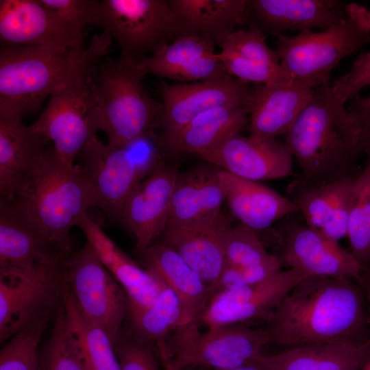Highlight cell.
<instances>
[{
	"label": "cell",
	"instance_id": "25",
	"mask_svg": "<svg viewBox=\"0 0 370 370\" xmlns=\"http://www.w3.org/2000/svg\"><path fill=\"white\" fill-rule=\"evenodd\" d=\"M175 39L192 36L221 45L242 24L247 0H169ZM174 39V40H175Z\"/></svg>",
	"mask_w": 370,
	"mask_h": 370
},
{
	"label": "cell",
	"instance_id": "17",
	"mask_svg": "<svg viewBox=\"0 0 370 370\" xmlns=\"http://www.w3.org/2000/svg\"><path fill=\"white\" fill-rule=\"evenodd\" d=\"M347 6L338 0H247L242 24L265 36L286 30H324L345 20Z\"/></svg>",
	"mask_w": 370,
	"mask_h": 370
},
{
	"label": "cell",
	"instance_id": "11",
	"mask_svg": "<svg viewBox=\"0 0 370 370\" xmlns=\"http://www.w3.org/2000/svg\"><path fill=\"white\" fill-rule=\"evenodd\" d=\"M66 285L82 317L116 341L125 317V293L86 242L64 261Z\"/></svg>",
	"mask_w": 370,
	"mask_h": 370
},
{
	"label": "cell",
	"instance_id": "33",
	"mask_svg": "<svg viewBox=\"0 0 370 370\" xmlns=\"http://www.w3.org/2000/svg\"><path fill=\"white\" fill-rule=\"evenodd\" d=\"M213 166L208 163L179 173L167 223L195 221L222 211L225 195L219 169Z\"/></svg>",
	"mask_w": 370,
	"mask_h": 370
},
{
	"label": "cell",
	"instance_id": "4",
	"mask_svg": "<svg viewBox=\"0 0 370 370\" xmlns=\"http://www.w3.org/2000/svg\"><path fill=\"white\" fill-rule=\"evenodd\" d=\"M345 104L329 84L313 86L311 99L285 135L302 178L323 181L359 174L354 166L362 153L358 132Z\"/></svg>",
	"mask_w": 370,
	"mask_h": 370
},
{
	"label": "cell",
	"instance_id": "41",
	"mask_svg": "<svg viewBox=\"0 0 370 370\" xmlns=\"http://www.w3.org/2000/svg\"><path fill=\"white\" fill-rule=\"evenodd\" d=\"M53 10L78 38L84 39V30L88 25L99 26L100 1L41 0Z\"/></svg>",
	"mask_w": 370,
	"mask_h": 370
},
{
	"label": "cell",
	"instance_id": "36",
	"mask_svg": "<svg viewBox=\"0 0 370 370\" xmlns=\"http://www.w3.org/2000/svg\"><path fill=\"white\" fill-rule=\"evenodd\" d=\"M364 169L356 177L347 236L351 253L362 271L370 267V153Z\"/></svg>",
	"mask_w": 370,
	"mask_h": 370
},
{
	"label": "cell",
	"instance_id": "2",
	"mask_svg": "<svg viewBox=\"0 0 370 370\" xmlns=\"http://www.w3.org/2000/svg\"><path fill=\"white\" fill-rule=\"evenodd\" d=\"M112 37L95 35L87 47L60 50L42 46L1 47L0 118L23 120L85 66L106 56Z\"/></svg>",
	"mask_w": 370,
	"mask_h": 370
},
{
	"label": "cell",
	"instance_id": "16",
	"mask_svg": "<svg viewBox=\"0 0 370 370\" xmlns=\"http://www.w3.org/2000/svg\"><path fill=\"white\" fill-rule=\"evenodd\" d=\"M280 230L281 261L311 276L359 279L362 269L351 252L306 224L286 221Z\"/></svg>",
	"mask_w": 370,
	"mask_h": 370
},
{
	"label": "cell",
	"instance_id": "30",
	"mask_svg": "<svg viewBox=\"0 0 370 370\" xmlns=\"http://www.w3.org/2000/svg\"><path fill=\"white\" fill-rule=\"evenodd\" d=\"M48 141L22 120L0 118V198L14 199Z\"/></svg>",
	"mask_w": 370,
	"mask_h": 370
},
{
	"label": "cell",
	"instance_id": "44",
	"mask_svg": "<svg viewBox=\"0 0 370 370\" xmlns=\"http://www.w3.org/2000/svg\"><path fill=\"white\" fill-rule=\"evenodd\" d=\"M347 112L358 132L361 153H370V95L361 97L358 94L352 98Z\"/></svg>",
	"mask_w": 370,
	"mask_h": 370
},
{
	"label": "cell",
	"instance_id": "46",
	"mask_svg": "<svg viewBox=\"0 0 370 370\" xmlns=\"http://www.w3.org/2000/svg\"><path fill=\"white\" fill-rule=\"evenodd\" d=\"M223 370H264L257 362H253L251 363L245 365L243 366L223 369Z\"/></svg>",
	"mask_w": 370,
	"mask_h": 370
},
{
	"label": "cell",
	"instance_id": "14",
	"mask_svg": "<svg viewBox=\"0 0 370 370\" xmlns=\"http://www.w3.org/2000/svg\"><path fill=\"white\" fill-rule=\"evenodd\" d=\"M252 90L248 84L236 78L224 82H200L167 84L162 82L158 92L162 112L158 127L160 140H166L191 120L211 108L245 103Z\"/></svg>",
	"mask_w": 370,
	"mask_h": 370
},
{
	"label": "cell",
	"instance_id": "39",
	"mask_svg": "<svg viewBox=\"0 0 370 370\" xmlns=\"http://www.w3.org/2000/svg\"><path fill=\"white\" fill-rule=\"evenodd\" d=\"M250 227L239 223L232 227L224 245L225 264L236 266H252L264 263L274 255L269 254Z\"/></svg>",
	"mask_w": 370,
	"mask_h": 370
},
{
	"label": "cell",
	"instance_id": "37",
	"mask_svg": "<svg viewBox=\"0 0 370 370\" xmlns=\"http://www.w3.org/2000/svg\"><path fill=\"white\" fill-rule=\"evenodd\" d=\"M53 316L40 317L10 338L0 352V370H42L38 345Z\"/></svg>",
	"mask_w": 370,
	"mask_h": 370
},
{
	"label": "cell",
	"instance_id": "45",
	"mask_svg": "<svg viewBox=\"0 0 370 370\" xmlns=\"http://www.w3.org/2000/svg\"><path fill=\"white\" fill-rule=\"evenodd\" d=\"M366 296L368 304V321L370 323V267L362 271L361 277L358 279Z\"/></svg>",
	"mask_w": 370,
	"mask_h": 370
},
{
	"label": "cell",
	"instance_id": "8",
	"mask_svg": "<svg viewBox=\"0 0 370 370\" xmlns=\"http://www.w3.org/2000/svg\"><path fill=\"white\" fill-rule=\"evenodd\" d=\"M197 322L174 331L169 341L156 343L165 370H183L204 366L214 370L234 368L255 362L269 344L264 329L238 324L208 328L199 332Z\"/></svg>",
	"mask_w": 370,
	"mask_h": 370
},
{
	"label": "cell",
	"instance_id": "19",
	"mask_svg": "<svg viewBox=\"0 0 370 370\" xmlns=\"http://www.w3.org/2000/svg\"><path fill=\"white\" fill-rule=\"evenodd\" d=\"M231 227L221 211L195 221L168 223L162 243L178 253L212 290L225 264L224 245Z\"/></svg>",
	"mask_w": 370,
	"mask_h": 370
},
{
	"label": "cell",
	"instance_id": "34",
	"mask_svg": "<svg viewBox=\"0 0 370 370\" xmlns=\"http://www.w3.org/2000/svg\"><path fill=\"white\" fill-rule=\"evenodd\" d=\"M62 301L67 324L88 370H121L113 341L102 328L86 320L65 284Z\"/></svg>",
	"mask_w": 370,
	"mask_h": 370
},
{
	"label": "cell",
	"instance_id": "7",
	"mask_svg": "<svg viewBox=\"0 0 370 370\" xmlns=\"http://www.w3.org/2000/svg\"><path fill=\"white\" fill-rule=\"evenodd\" d=\"M347 10L345 20L329 29L277 36L276 53L292 79L312 86L328 84L331 71L343 58L370 42V10L349 3Z\"/></svg>",
	"mask_w": 370,
	"mask_h": 370
},
{
	"label": "cell",
	"instance_id": "1",
	"mask_svg": "<svg viewBox=\"0 0 370 370\" xmlns=\"http://www.w3.org/2000/svg\"><path fill=\"white\" fill-rule=\"evenodd\" d=\"M269 343L360 345L370 339L362 288L352 278L310 276L266 319Z\"/></svg>",
	"mask_w": 370,
	"mask_h": 370
},
{
	"label": "cell",
	"instance_id": "3",
	"mask_svg": "<svg viewBox=\"0 0 370 370\" xmlns=\"http://www.w3.org/2000/svg\"><path fill=\"white\" fill-rule=\"evenodd\" d=\"M10 203L42 236L67 254L73 252L71 229L89 208L99 206L93 187L77 164L60 158L53 147L38 160Z\"/></svg>",
	"mask_w": 370,
	"mask_h": 370
},
{
	"label": "cell",
	"instance_id": "35",
	"mask_svg": "<svg viewBox=\"0 0 370 370\" xmlns=\"http://www.w3.org/2000/svg\"><path fill=\"white\" fill-rule=\"evenodd\" d=\"M129 319L130 333L154 343L164 340L185 325L196 322L177 295L166 286L150 307Z\"/></svg>",
	"mask_w": 370,
	"mask_h": 370
},
{
	"label": "cell",
	"instance_id": "6",
	"mask_svg": "<svg viewBox=\"0 0 370 370\" xmlns=\"http://www.w3.org/2000/svg\"><path fill=\"white\" fill-rule=\"evenodd\" d=\"M164 154L154 132L125 145H106L95 136L79 152L77 165L93 187L98 208L119 218L131 193Z\"/></svg>",
	"mask_w": 370,
	"mask_h": 370
},
{
	"label": "cell",
	"instance_id": "5",
	"mask_svg": "<svg viewBox=\"0 0 370 370\" xmlns=\"http://www.w3.org/2000/svg\"><path fill=\"white\" fill-rule=\"evenodd\" d=\"M138 62L106 57L95 71L92 90L99 110L98 129L112 145H125L153 132L162 103L147 90Z\"/></svg>",
	"mask_w": 370,
	"mask_h": 370
},
{
	"label": "cell",
	"instance_id": "21",
	"mask_svg": "<svg viewBox=\"0 0 370 370\" xmlns=\"http://www.w3.org/2000/svg\"><path fill=\"white\" fill-rule=\"evenodd\" d=\"M357 176L323 181L301 177L288 186L286 197L298 207L308 226L338 242L347 236Z\"/></svg>",
	"mask_w": 370,
	"mask_h": 370
},
{
	"label": "cell",
	"instance_id": "9",
	"mask_svg": "<svg viewBox=\"0 0 370 370\" xmlns=\"http://www.w3.org/2000/svg\"><path fill=\"white\" fill-rule=\"evenodd\" d=\"M100 62L88 64L59 86L32 125L53 142L52 147L60 158L71 164H76L81 150L99 130L92 80Z\"/></svg>",
	"mask_w": 370,
	"mask_h": 370
},
{
	"label": "cell",
	"instance_id": "20",
	"mask_svg": "<svg viewBox=\"0 0 370 370\" xmlns=\"http://www.w3.org/2000/svg\"><path fill=\"white\" fill-rule=\"evenodd\" d=\"M199 157L237 177L258 182L286 177L293 170V156L276 138L234 135Z\"/></svg>",
	"mask_w": 370,
	"mask_h": 370
},
{
	"label": "cell",
	"instance_id": "47",
	"mask_svg": "<svg viewBox=\"0 0 370 370\" xmlns=\"http://www.w3.org/2000/svg\"><path fill=\"white\" fill-rule=\"evenodd\" d=\"M364 370H370V363L364 368Z\"/></svg>",
	"mask_w": 370,
	"mask_h": 370
},
{
	"label": "cell",
	"instance_id": "31",
	"mask_svg": "<svg viewBox=\"0 0 370 370\" xmlns=\"http://www.w3.org/2000/svg\"><path fill=\"white\" fill-rule=\"evenodd\" d=\"M140 253L145 269L177 295L199 323L212 297L211 288L178 253L162 242L152 243Z\"/></svg>",
	"mask_w": 370,
	"mask_h": 370
},
{
	"label": "cell",
	"instance_id": "10",
	"mask_svg": "<svg viewBox=\"0 0 370 370\" xmlns=\"http://www.w3.org/2000/svg\"><path fill=\"white\" fill-rule=\"evenodd\" d=\"M64 261L0 271L1 342L40 317L56 314L66 284Z\"/></svg>",
	"mask_w": 370,
	"mask_h": 370
},
{
	"label": "cell",
	"instance_id": "23",
	"mask_svg": "<svg viewBox=\"0 0 370 370\" xmlns=\"http://www.w3.org/2000/svg\"><path fill=\"white\" fill-rule=\"evenodd\" d=\"M310 84L297 79L252 87L246 101L249 136L286 135L312 97Z\"/></svg>",
	"mask_w": 370,
	"mask_h": 370
},
{
	"label": "cell",
	"instance_id": "27",
	"mask_svg": "<svg viewBox=\"0 0 370 370\" xmlns=\"http://www.w3.org/2000/svg\"><path fill=\"white\" fill-rule=\"evenodd\" d=\"M69 254L42 236L12 203L0 198V271L62 262Z\"/></svg>",
	"mask_w": 370,
	"mask_h": 370
},
{
	"label": "cell",
	"instance_id": "24",
	"mask_svg": "<svg viewBox=\"0 0 370 370\" xmlns=\"http://www.w3.org/2000/svg\"><path fill=\"white\" fill-rule=\"evenodd\" d=\"M145 74L181 82H224L233 78L214 46L192 36L175 39L138 62Z\"/></svg>",
	"mask_w": 370,
	"mask_h": 370
},
{
	"label": "cell",
	"instance_id": "32",
	"mask_svg": "<svg viewBox=\"0 0 370 370\" xmlns=\"http://www.w3.org/2000/svg\"><path fill=\"white\" fill-rule=\"evenodd\" d=\"M264 370H362L370 363V339L356 345L310 344L255 360Z\"/></svg>",
	"mask_w": 370,
	"mask_h": 370
},
{
	"label": "cell",
	"instance_id": "48",
	"mask_svg": "<svg viewBox=\"0 0 370 370\" xmlns=\"http://www.w3.org/2000/svg\"><path fill=\"white\" fill-rule=\"evenodd\" d=\"M362 370H364V369H362Z\"/></svg>",
	"mask_w": 370,
	"mask_h": 370
},
{
	"label": "cell",
	"instance_id": "38",
	"mask_svg": "<svg viewBox=\"0 0 370 370\" xmlns=\"http://www.w3.org/2000/svg\"><path fill=\"white\" fill-rule=\"evenodd\" d=\"M54 317L51 335L39 352L42 370H88L69 328L62 299Z\"/></svg>",
	"mask_w": 370,
	"mask_h": 370
},
{
	"label": "cell",
	"instance_id": "42",
	"mask_svg": "<svg viewBox=\"0 0 370 370\" xmlns=\"http://www.w3.org/2000/svg\"><path fill=\"white\" fill-rule=\"evenodd\" d=\"M282 262L274 255L269 260L257 265L225 267L212 290L216 293L241 288L261 282L280 271Z\"/></svg>",
	"mask_w": 370,
	"mask_h": 370
},
{
	"label": "cell",
	"instance_id": "12",
	"mask_svg": "<svg viewBox=\"0 0 370 370\" xmlns=\"http://www.w3.org/2000/svg\"><path fill=\"white\" fill-rule=\"evenodd\" d=\"M99 26L116 41L121 57L138 62L175 39L169 0L100 1Z\"/></svg>",
	"mask_w": 370,
	"mask_h": 370
},
{
	"label": "cell",
	"instance_id": "22",
	"mask_svg": "<svg viewBox=\"0 0 370 370\" xmlns=\"http://www.w3.org/2000/svg\"><path fill=\"white\" fill-rule=\"evenodd\" d=\"M77 227L82 230L86 242L123 290L127 317H134L150 307L165 287L163 282L127 256L88 213L79 219Z\"/></svg>",
	"mask_w": 370,
	"mask_h": 370
},
{
	"label": "cell",
	"instance_id": "13",
	"mask_svg": "<svg viewBox=\"0 0 370 370\" xmlns=\"http://www.w3.org/2000/svg\"><path fill=\"white\" fill-rule=\"evenodd\" d=\"M310 276L303 269L290 268L250 286L216 293L199 322L211 328L254 319H266L294 286Z\"/></svg>",
	"mask_w": 370,
	"mask_h": 370
},
{
	"label": "cell",
	"instance_id": "43",
	"mask_svg": "<svg viewBox=\"0 0 370 370\" xmlns=\"http://www.w3.org/2000/svg\"><path fill=\"white\" fill-rule=\"evenodd\" d=\"M370 85V51L360 53L349 71L336 79L333 92L345 103L364 87Z\"/></svg>",
	"mask_w": 370,
	"mask_h": 370
},
{
	"label": "cell",
	"instance_id": "26",
	"mask_svg": "<svg viewBox=\"0 0 370 370\" xmlns=\"http://www.w3.org/2000/svg\"><path fill=\"white\" fill-rule=\"evenodd\" d=\"M265 39L264 35L251 29L236 30L229 36L217 53L228 74L246 84H271L293 79Z\"/></svg>",
	"mask_w": 370,
	"mask_h": 370
},
{
	"label": "cell",
	"instance_id": "18",
	"mask_svg": "<svg viewBox=\"0 0 370 370\" xmlns=\"http://www.w3.org/2000/svg\"><path fill=\"white\" fill-rule=\"evenodd\" d=\"M1 47L42 46L68 50L84 46L41 0L0 1Z\"/></svg>",
	"mask_w": 370,
	"mask_h": 370
},
{
	"label": "cell",
	"instance_id": "15",
	"mask_svg": "<svg viewBox=\"0 0 370 370\" xmlns=\"http://www.w3.org/2000/svg\"><path fill=\"white\" fill-rule=\"evenodd\" d=\"M179 173L177 163L160 161L124 204L119 219L135 236L139 251L165 229Z\"/></svg>",
	"mask_w": 370,
	"mask_h": 370
},
{
	"label": "cell",
	"instance_id": "40",
	"mask_svg": "<svg viewBox=\"0 0 370 370\" xmlns=\"http://www.w3.org/2000/svg\"><path fill=\"white\" fill-rule=\"evenodd\" d=\"M156 343L120 332L114 347L121 370H160Z\"/></svg>",
	"mask_w": 370,
	"mask_h": 370
},
{
	"label": "cell",
	"instance_id": "29",
	"mask_svg": "<svg viewBox=\"0 0 370 370\" xmlns=\"http://www.w3.org/2000/svg\"><path fill=\"white\" fill-rule=\"evenodd\" d=\"M248 123L245 103L227 104L204 112L171 138L159 141L169 155L188 152L199 156L248 129Z\"/></svg>",
	"mask_w": 370,
	"mask_h": 370
},
{
	"label": "cell",
	"instance_id": "28",
	"mask_svg": "<svg viewBox=\"0 0 370 370\" xmlns=\"http://www.w3.org/2000/svg\"><path fill=\"white\" fill-rule=\"evenodd\" d=\"M219 177L232 214L241 223L256 232L299 212L298 207L286 196L258 182L237 177L220 169Z\"/></svg>",
	"mask_w": 370,
	"mask_h": 370
}]
</instances>
